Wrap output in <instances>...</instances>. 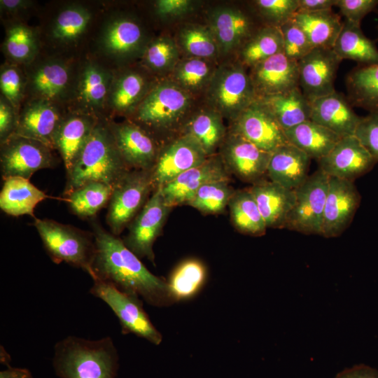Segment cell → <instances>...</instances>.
Returning <instances> with one entry per match:
<instances>
[{
	"label": "cell",
	"mask_w": 378,
	"mask_h": 378,
	"mask_svg": "<svg viewBox=\"0 0 378 378\" xmlns=\"http://www.w3.org/2000/svg\"><path fill=\"white\" fill-rule=\"evenodd\" d=\"M92 226L95 241L93 281L111 284L125 293L141 297L154 307H167L174 302L167 282L151 273L122 239L97 221H92Z\"/></svg>",
	"instance_id": "obj_1"
},
{
	"label": "cell",
	"mask_w": 378,
	"mask_h": 378,
	"mask_svg": "<svg viewBox=\"0 0 378 378\" xmlns=\"http://www.w3.org/2000/svg\"><path fill=\"white\" fill-rule=\"evenodd\" d=\"M118 360L109 336L92 340L69 335L55 344L52 366L59 378H115Z\"/></svg>",
	"instance_id": "obj_2"
},
{
	"label": "cell",
	"mask_w": 378,
	"mask_h": 378,
	"mask_svg": "<svg viewBox=\"0 0 378 378\" xmlns=\"http://www.w3.org/2000/svg\"><path fill=\"white\" fill-rule=\"evenodd\" d=\"M129 170L109 125L97 122L74 164L66 172L64 195L91 182H102L114 187Z\"/></svg>",
	"instance_id": "obj_3"
},
{
	"label": "cell",
	"mask_w": 378,
	"mask_h": 378,
	"mask_svg": "<svg viewBox=\"0 0 378 378\" xmlns=\"http://www.w3.org/2000/svg\"><path fill=\"white\" fill-rule=\"evenodd\" d=\"M34 225L54 262H64L92 276L95 254L93 234L48 218H34Z\"/></svg>",
	"instance_id": "obj_4"
},
{
	"label": "cell",
	"mask_w": 378,
	"mask_h": 378,
	"mask_svg": "<svg viewBox=\"0 0 378 378\" xmlns=\"http://www.w3.org/2000/svg\"><path fill=\"white\" fill-rule=\"evenodd\" d=\"M209 87L208 100L214 111L234 121L257 99L249 74L240 62L214 73Z\"/></svg>",
	"instance_id": "obj_5"
},
{
	"label": "cell",
	"mask_w": 378,
	"mask_h": 378,
	"mask_svg": "<svg viewBox=\"0 0 378 378\" xmlns=\"http://www.w3.org/2000/svg\"><path fill=\"white\" fill-rule=\"evenodd\" d=\"M151 170H129L114 186L108 204L106 223L119 235L131 223L154 191Z\"/></svg>",
	"instance_id": "obj_6"
},
{
	"label": "cell",
	"mask_w": 378,
	"mask_h": 378,
	"mask_svg": "<svg viewBox=\"0 0 378 378\" xmlns=\"http://www.w3.org/2000/svg\"><path fill=\"white\" fill-rule=\"evenodd\" d=\"M89 291L111 309L119 320L123 334H134L155 345L161 343L162 335L152 323L139 296L98 280L93 281Z\"/></svg>",
	"instance_id": "obj_7"
},
{
	"label": "cell",
	"mask_w": 378,
	"mask_h": 378,
	"mask_svg": "<svg viewBox=\"0 0 378 378\" xmlns=\"http://www.w3.org/2000/svg\"><path fill=\"white\" fill-rule=\"evenodd\" d=\"M191 104V98L176 83H163L153 88L144 99L136 113L137 120L154 130L171 129L183 118Z\"/></svg>",
	"instance_id": "obj_8"
},
{
	"label": "cell",
	"mask_w": 378,
	"mask_h": 378,
	"mask_svg": "<svg viewBox=\"0 0 378 378\" xmlns=\"http://www.w3.org/2000/svg\"><path fill=\"white\" fill-rule=\"evenodd\" d=\"M329 180L330 176L318 168L294 190L295 203L284 228L321 235Z\"/></svg>",
	"instance_id": "obj_9"
},
{
	"label": "cell",
	"mask_w": 378,
	"mask_h": 378,
	"mask_svg": "<svg viewBox=\"0 0 378 378\" xmlns=\"http://www.w3.org/2000/svg\"><path fill=\"white\" fill-rule=\"evenodd\" d=\"M0 163L3 179L17 176L29 180L36 172L55 167L57 160L48 146L13 134L1 142Z\"/></svg>",
	"instance_id": "obj_10"
},
{
	"label": "cell",
	"mask_w": 378,
	"mask_h": 378,
	"mask_svg": "<svg viewBox=\"0 0 378 378\" xmlns=\"http://www.w3.org/2000/svg\"><path fill=\"white\" fill-rule=\"evenodd\" d=\"M172 207L167 205L160 188H157L142 209L129 225L125 246L139 258H146L155 263L153 246L160 235Z\"/></svg>",
	"instance_id": "obj_11"
},
{
	"label": "cell",
	"mask_w": 378,
	"mask_h": 378,
	"mask_svg": "<svg viewBox=\"0 0 378 378\" xmlns=\"http://www.w3.org/2000/svg\"><path fill=\"white\" fill-rule=\"evenodd\" d=\"M342 59L332 49L314 48L298 61L299 88L310 102L335 91Z\"/></svg>",
	"instance_id": "obj_12"
},
{
	"label": "cell",
	"mask_w": 378,
	"mask_h": 378,
	"mask_svg": "<svg viewBox=\"0 0 378 378\" xmlns=\"http://www.w3.org/2000/svg\"><path fill=\"white\" fill-rule=\"evenodd\" d=\"M360 200L354 181L330 177L321 235L340 236L351 223Z\"/></svg>",
	"instance_id": "obj_13"
},
{
	"label": "cell",
	"mask_w": 378,
	"mask_h": 378,
	"mask_svg": "<svg viewBox=\"0 0 378 378\" xmlns=\"http://www.w3.org/2000/svg\"><path fill=\"white\" fill-rule=\"evenodd\" d=\"M208 158L196 141L183 134L160 150L151 170L154 189L167 185L186 171L202 164Z\"/></svg>",
	"instance_id": "obj_14"
},
{
	"label": "cell",
	"mask_w": 378,
	"mask_h": 378,
	"mask_svg": "<svg viewBox=\"0 0 378 378\" xmlns=\"http://www.w3.org/2000/svg\"><path fill=\"white\" fill-rule=\"evenodd\" d=\"M234 122L232 132L266 152L272 153L288 143L285 131L257 99Z\"/></svg>",
	"instance_id": "obj_15"
},
{
	"label": "cell",
	"mask_w": 378,
	"mask_h": 378,
	"mask_svg": "<svg viewBox=\"0 0 378 378\" xmlns=\"http://www.w3.org/2000/svg\"><path fill=\"white\" fill-rule=\"evenodd\" d=\"M376 163L354 135L341 138L318 160V168L328 176L351 181L369 172Z\"/></svg>",
	"instance_id": "obj_16"
},
{
	"label": "cell",
	"mask_w": 378,
	"mask_h": 378,
	"mask_svg": "<svg viewBox=\"0 0 378 378\" xmlns=\"http://www.w3.org/2000/svg\"><path fill=\"white\" fill-rule=\"evenodd\" d=\"M248 74L257 98L299 88L298 62L288 57L284 52L251 67Z\"/></svg>",
	"instance_id": "obj_17"
},
{
	"label": "cell",
	"mask_w": 378,
	"mask_h": 378,
	"mask_svg": "<svg viewBox=\"0 0 378 378\" xmlns=\"http://www.w3.org/2000/svg\"><path fill=\"white\" fill-rule=\"evenodd\" d=\"M209 29L223 53L240 50L260 27L252 15L236 7H218L209 14Z\"/></svg>",
	"instance_id": "obj_18"
},
{
	"label": "cell",
	"mask_w": 378,
	"mask_h": 378,
	"mask_svg": "<svg viewBox=\"0 0 378 378\" xmlns=\"http://www.w3.org/2000/svg\"><path fill=\"white\" fill-rule=\"evenodd\" d=\"M109 127L127 166L130 169L152 170L160 150L150 133L129 122L113 124Z\"/></svg>",
	"instance_id": "obj_19"
},
{
	"label": "cell",
	"mask_w": 378,
	"mask_h": 378,
	"mask_svg": "<svg viewBox=\"0 0 378 378\" xmlns=\"http://www.w3.org/2000/svg\"><path fill=\"white\" fill-rule=\"evenodd\" d=\"M271 153L232 132L225 141L222 160L226 169L241 180L256 183L267 174Z\"/></svg>",
	"instance_id": "obj_20"
},
{
	"label": "cell",
	"mask_w": 378,
	"mask_h": 378,
	"mask_svg": "<svg viewBox=\"0 0 378 378\" xmlns=\"http://www.w3.org/2000/svg\"><path fill=\"white\" fill-rule=\"evenodd\" d=\"M227 170L221 159L209 157L202 164L180 174L167 185L160 187L170 207L188 204L197 190L207 183L229 180Z\"/></svg>",
	"instance_id": "obj_21"
},
{
	"label": "cell",
	"mask_w": 378,
	"mask_h": 378,
	"mask_svg": "<svg viewBox=\"0 0 378 378\" xmlns=\"http://www.w3.org/2000/svg\"><path fill=\"white\" fill-rule=\"evenodd\" d=\"M310 120L340 136H354L361 117L347 97L336 90L310 102Z\"/></svg>",
	"instance_id": "obj_22"
},
{
	"label": "cell",
	"mask_w": 378,
	"mask_h": 378,
	"mask_svg": "<svg viewBox=\"0 0 378 378\" xmlns=\"http://www.w3.org/2000/svg\"><path fill=\"white\" fill-rule=\"evenodd\" d=\"M252 194L267 228H284L293 207L294 190L273 181H259L248 189Z\"/></svg>",
	"instance_id": "obj_23"
},
{
	"label": "cell",
	"mask_w": 378,
	"mask_h": 378,
	"mask_svg": "<svg viewBox=\"0 0 378 378\" xmlns=\"http://www.w3.org/2000/svg\"><path fill=\"white\" fill-rule=\"evenodd\" d=\"M62 120L50 101L41 99L29 104L17 118L14 134L38 140L53 149Z\"/></svg>",
	"instance_id": "obj_24"
},
{
	"label": "cell",
	"mask_w": 378,
	"mask_h": 378,
	"mask_svg": "<svg viewBox=\"0 0 378 378\" xmlns=\"http://www.w3.org/2000/svg\"><path fill=\"white\" fill-rule=\"evenodd\" d=\"M311 158L290 143L271 153L267 174L271 181L295 190L309 176Z\"/></svg>",
	"instance_id": "obj_25"
},
{
	"label": "cell",
	"mask_w": 378,
	"mask_h": 378,
	"mask_svg": "<svg viewBox=\"0 0 378 378\" xmlns=\"http://www.w3.org/2000/svg\"><path fill=\"white\" fill-rule=\"evenodd\" d=\"M48 197L29 179L8 177L4 179L0 192V208L9 216L18 217L29 215L34 218V208Z\"/></svg>",
	"instance_id": "obj_26"
},
{
	"label": "cell",
	"mask_w": 378,
	"mask_h": 378,
	"mask_svg": "<svg viewBox=\"0 0 378 378\" xmlns=\"http://www.w3.org/2000/svg\"><path fill=\"white\" fill-rule=\"evenodd\" d=\"M97 122L84 115H72L61 122L54 139L55 148L69 171L89 139Z\"/></svg>",
	"instance_id": "obj_27"
},
{
	"label": "cell",
	"mask_w": 378,
	"mask_h": 378,
	"mask_svg": "<svg viewBox=\"0 0 378 378\" xmlns=\"http://www.w3.org/2000/svg\"><path fill=\"white\" fill-rule=\"evenodd\" d=\"M284 130L310 120V102L299 88L288 92L257 98Z\"/></svg>",
	"instance_id": "obj_28"
},
{
	"label": "cell",
	"mask_w": 378,
	"mask_h": 378,
	"mask_svg": "<svg viewBox=\"0 0 378 378\" xmlns=\"http://www.w3.org/2000/svg\"><path fill=\"white\" fill-rule=\"evenodd\" d=\"M288 143L317 161L327 155L341 136L311 120L285 131Z\"/></svg>",
	"instance_id": "obj_29"
},
{
	"label": "cell",
	"mask_w": 378,
	"mask_h": 378,
	"mask_svg": "<svg viewBox=\"0 0 378 378\" xmlns=\"http://www.w3.org/2000/svg\"><path fill=\"white\" fill-rule=\"evenodd\" d=\"M345 83L352 106L378 113V63L358 64L349 72Z\"/></svg>",
	"instance_id": "obj_30"
},
{
	"label": "cell",
	"mask_w": 378,
	"mask_h": 378,
	"mask_svg": "<svg viewBox=\"0 0 378 378\" xmlns=\"http://www.w3.org/2000/svg\"><path fill=\"white\" fill-rule=\"evenodd\" d=\"M293 20L305 33L314 48L332 49L343 25L340 15L332 10L296 13Z\"/></svg>",
	"instance_id": "obj_31"
},
{
	"label": "cell",
	"mask_w": 378,
	"mask_h": 378,
	"mask_svg": "<svg viewBox=\"0 0 378 378\" xmlns=\"http://www.w3.org/2000/svg\"><path fill=\"white\" fill-rule=\"evenodd\" d=\"M332 50L342 60L351 59L358 64L378 63L375 43L364 34L360 25L345 20Z\"/></svg>",
	"instance_id": "obj_32"
},
{
	"label": "cell",
	"mask_w": 378,
	"mask_h": 378,
	"mask_svg": "<svg viewBox=\"0 0 378 378\" xmlns=\"http://www.w3.org/2000/svg\"><path fill=\"white\" fill-rule=\"evenodd\" d=\"M206 279L204 265L198 260L188 259L174 270L167 282L175 302L195 296L204 285Z\"/></svg>",
	"instance_id": "obj_33"
},
{
	"label": "cell",
	"mask_w": 378,
	"mask_h": 378,
	"mask_svg": "<svg viewBox=\"0 0 378 378\" xmlns=\"http://www.w3.org/2000/svg\"><path fill=\"white\" fill-rule=\"evenodd\" d=\"M183 134L190 136L210 157L225 136L221 115L214 111H200L186 123Z\"/></svg>",
	"instance_id": "obj_34"
},
{
	"label": "cell",
	"mask_w": 378,
	"mask_h": 378,
	"mask_svg": "<svg viewBox=\"0 0 378 378\" xmlns=\"http://www.w3.org/2000/svg\"><path fill=\"white\" fill-rule=\"evenodd\" d=\"M144 34L140 25L129 18L112 21L106 27L102 38L104 49L116 56H126L139 49Z\"/></svg>",
	"instance_id": "obj_35"
},
{
	"label": "cell",
	"mask_w": 378,
	"mask_h": 378,
	"mask_svg": "<svg viewBox=\"0 0 378 378\" xmlns=\"http://www.w3.org/2000/svg\"><path fill=\"white\" fill-rule=\"evenodd\" d=\"M232 223L241 233L260 236L267 226L249 190L234 192L228 204Z\"/></svg>",
	"instance_id": "obj_36"
},
{
	"label": "cell",
	"mask_w": 378,
	"mask_h": 378,
	"mask_svg": "<svg viewBox=\"0 0 378 378\" xmlns=\"http://www.w3.org/2000/svg\"><path fill=\"white\" fill-rule=\"evenodd\" d=\"M284 42L279 28L262 26L239 50L240 63L252 67L283 52Z\"/></svg>",
	"instance_id": "obj_37"
},
{
	"label": "cell",
	"mask_w": 378,
	"mask_h": 378,
	"mask_svg": "<svg viewBox=\"0 0 378 378\" xmlns=\"http://www.w3.org/2000/svg\"><path fill=\"white\" fill-rule=\"evenodd\" d=\"M113 187L102 182H91L76 189L65 200L71 211L80 218H92L108 205Z\"/></svg>",
	"instance_id": "obj_38"
},
{
	"label": "cell",
	"mask_w": 378,
	"mask_h": 378,
	"mask_svg": "<svg viewBox=\"0 0 378 378\" xmlns=\"http://www.w3.org/2000/svg\"><path fill=\"white\" fill-rule=\"evenodd\" d=\"M69 81L68 68L59 62L46 63L33 74L31 87L41 99L52 100L59 97L66 89Z\"/></svg>",
	"instance_id": "obj_39"
},
{
	"label": "cell",
	"mask_w": 378,
	"mask_h": 378,
	"mask_svg": "<svg viewBox=\"0 0 378 378\" xmlns=\"http://www.w3.org/2000/svg\"><path fill=\"white\" fill-rule=\"evenodd\" d=\"M234 192L229 180L211 181L202 186L188 205L204 214L220 213L228 205Z\"/></svg>",
	"instance_id": "obj_40"
},
{
	"label": "cell",
	"mask_w": 378,
	"mask_h": 378,
	"mask_svg": "<svg viewBox=\"0 0 378 378\" xmlns=\"http://www.w3.org/2000/svg\"><path fill=\"white\" fill-rule=\"evenodd\" d=\"M109 74L100 66L90 64L85 66L79 84L82 102L92 108L103 104L109 85Z\"/></svg>",
	"instance_id": "obj_41"
},
{
	"label": "cell",
	"mask_w": 378,
	"mask_h": 378,
	"mask_svg": "<svg viewBox=\"0 0 378 378\" xmlns=\"http://www.w3.org/2000/svg\"><path fill=\"white\" fill-rule=\"evenodd\" d=\"M181 45L192 57H213L219 52L216 40L211 30L197 24H188L179 34Z\"/></svg>",
	"instance_id": "obj_42"
},
{
	"label": "cell",
	"mask_w": 378,
	"mask_h": 378,
	"mask_svg": "<svg viewBox=\"0 0 378 378\" xmlns=\"http://www.w3.org/2000/svg\"><path fill=\"white\" fill-rule=\"evenodd\" d=\"M213 74L209 64L197 57L181 61L174 70L176 83L187 92L202 88L210 82Z\"/></svg>",
	"instance_id": "obj_43"
},
{
	"label": "cell",
	"mask_w": 378,
	"mask_h": 378,
	"mask_svg": "<svg viewBox=\"0 0 378 378\" xmlns=\"http://www.w3.org/2000/svg\"><path fill=\"white\" fill-rule=\"evenodd\" d=\"M90 20V13L84 8L73 6L64 9L55 21L52 36L62 41L75 40L85 31Z\"/></svg>",
	"instance_id": "obj_44"
},
{
	"label": "cell",
	"mask_w": 378,
	"mask_h": 378,
	"mask_svg": "<svg viewBox=\"0 0 378 378\" xmlns=\"http://www.w3.org/2000/svg\"><path fill=\"white\" fill-rule=\"evenodd\" d=\"M146 88L144 78L136 73H128L115 83L111 94V103L118 111H126L142 97Z\"/></svg>",
	"instance_id": "obj_45"
},
{
	"label": "cell",
	"mask_w": 378,
	"mask_h": 378,
	"mask_svg": "<svg viewBox=\"0 0 378 378\" xmlns=\"http://www.w3.org/2000/svg\"><path fill=\"white\" fill-rule=\"evenodd\" d=\"M252 4L264 26L277 28L293 20L298 9V0H256Z\"/></svg>",
	"instance_id": "obj_46"
},
{
	"label": "cell",
	"mask_w": 378,
	"mask_h": 378,
	"mask_svg": "<svg viewBox=\"0 0 378 378\" xmlns=\"http://www.w3.org/2000/svg\"><path fill=\"white\" fill-rule=\"evenodd\" d=\"M5 49L14 60L25 62L30 59L36 49L32 31L22 24H15L8 31Z\"/></svg>",
	"instance_id": "obj_47"
},
{
	"label": "cell",
	"mask_w": 378,
	"mask_h": 378,
	"mask_svg": "<svg viewBox=\"0 0 378 378\" xmlns=\"http://www.w3.org/2000/svg\"><path fill=\"white\" fill-rule=\"evenodd\" d=\"M178 50L174 42L167 37L155 39L147 47L145 61L155 71H167L176 64Z\"/></svg>",
	"instance_id": "obj_48"
},
{
	"label": "cell",
	"mask_w": 378,
	"mask_h": 378,
	"mask_svg": "<svg viewBox=\"0 0 378 378\" xmlns=\"http://www.w3.org/2000/svg\"><path fill=\"white\" fill-rule=\"evenodd\" d=\"M279 29L284 42L283 52L288 57L298 62L314 49L305 33L293 20Z\"/></svg>",
	"instance_id": "obj_49"
},
{
	"label": "cell",
	"mask_w": 378,
	"mask_h": 378,
	"mask_svg": "<svg viewBox=\"0 0 378 378\" xmlns=\"http://www.w3.org/2000/svg\"><path fill=\"white\" fill-rule=\"evenodd\" d=\"M354 136L378 162V113H369L361 117Z\"/></svg>",
	"instance_id": "obj_50"
},
{
	"label": "cell",
	"mask_w": 378,
	"mask_h": 378,
	"mask_svg": "<svg viewBox=\"0 0 378 378\" xmlns=\"http://www.w3.org/2000/svg\"><path fill=\"white\" fill-rule=\"evenodd\" d=\"M339 8L345 20L360 25L362 20L378 6V0H337Z\"/></svg>",
	"instance_id": "obj_51"
},
{
	"label": "cell",
	"mask_w": 378,
	"mask_h": 378,
	"mask_svg": "<svg viewBox=\"0 0 378 378\" xmlns=\"http://www.w3.org/2000/svg\"><path fill=\"white\" fill-rule=\"evenodd\" d=\"M0 87L2 94L15 106L22 94V80L18 71L14 67H6L1 71Z\"/></svg>",
	"instance_id": "obj_52"
},
{
	"label": "cell",
	"mask_w": 378,
	"mask_h": 378,
	"mask_svg": "<svg viewBox=\"0 0 378 378\" xmlns=\"http://www.w3.org/2000/svg\"><path fill=\"white\" fill-rule=\"evenodd\" d=\"M193 5L190 0H159L155 3V10L161 18H175L188 13Z\"/></svg>",
	"instance_id": "obj_53"
},
{
	"label": "cell",
	"mask_w": 378,
	"mask_h": 378,
	"mask_svg": "<svg viewBox=\"0 0 378 378\" xmlns=\"http://www.w3.org/2000/svg\"><path fill=\"white\" fill-rule=\"evenodd\" d=\"M16 122L10 106L1 99L0 102V137L1 142L14 134Z\"/></svg>",
	"instance_id": "obj_54"
},
{
	"label": "cell",
	"mask_w": 378,
	"mask_h": 378,
	"mask_svg": "<svg viewBox=\"0 0 378 378\" xmlns=\"http://www.w3.org/2000/svg\"><path fill=\"white\" fill-rule=\"evenodd\" d=\"M337 0H298L297 13H314L332 10Z\"/></svg>",
	"instance_id": "obj_55"
},
{
	"label": "cell",
	"mask_w": 378,
	"mask_h": 378,
	"mask_svg": "<svg viewBox=\"0 0 378 378\" xmlns=\"http://www.w3.org/2000/svg\"><path fill=\"white\" fill-rule=\"evenodd\" d=\"M335 378H378V371L365 365H358L344 370Z\"/></svg>",
	"instance_id": "obj_56"
},
{
	"label": "cell",
	"mask_w": 378,
	"mask_h": 378,
	"mask_svg": "<svg viewBox=\"0 0 378 378\" xmlns=\"http://www.w3.org/2000/svg\"><path fill=\"white\" fill-rule=\"evenodd\" d=\"M0 378H32L31 372L26 368H12L0 372Z\"/></svg>",
	"instance_id": "obj_57"
},
{
	"label": "cell",
	"mask_w": 378,
	"mask_h": 378,
	"mask_svg": "<svg viewBox=\"0 0 378 378\" xmlns=\"http://www.w3.org/2000/svg\"><path fill=\"white\" fill-rule=\"evenodd\" d=\"M1 7L6 10L13 12L26 7L27 1L22 0H1Z\"/></svg>",
	"instance_id": "obj_58"
},
{
	"label": "cell",
	"mask_w": 378,
	"mask_h": 378,
	"mask_svg": "<svg viewBox=\"0 0 378 378\" xmlns=\"http://www.w3.org/2000/svg\"><path fill=\"white\" fill-rule=\"evenodd\" d=\"M10 361V357L4 347L1 346V363L6 365L8 367Z\"/></svg>",
	"instance_id": "obj_59"
}]
</instances>
